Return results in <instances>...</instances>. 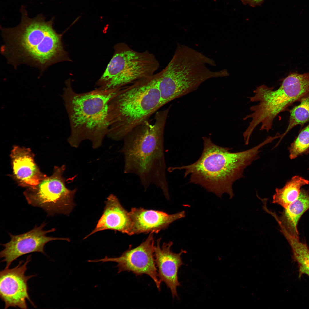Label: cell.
<instances>
[{
    "label": "cell",
    "mask_w": 309,
    "mask_h": 309,
    "mask_svg": "<svg viewBox=\"0 0 309 309\" xmlns=\"http://www.w3.org/2000/svg\"><path fill=\"white\" fill-rule=\"evenodd\" d=\"M21 22L17 26L1 27L4 42L1 52L15 68L26 64L38 68L42 74L49 67L66 60L62 35L54 29V18L46 21L42 14L29 17L21 7Z\"/></svg>",
    "instance_id": "obj_1"
},
{
    "label": "cell",
    "mask_w": 309,
    "mask_h": 309,
    "mask_svg": "<svg viewBox=\"0 0 309 309\" xmlns=\"http://www.w3.org/2000/svg\"><path fill=\"white\" fill-rule=\"evenodd\" d=\"M170 108L157 111L153 124L147 121L131 130L123 139L122 149L124 173L135 175L145 189L151 185L159 188L167 198L164 134Z\"/></svg>",
    "instance_id": "obj_2"
},
{
    "label": "cell",
    "mask_w": 309,
    "mask_h": 309,
    "mask_svg": "<svg viewBox=\"0 0 309 309\" xmlns=\"http://www.w3.org/2000/svg\"><path fill=\"white\" fill-rule=\"evenodd\" d=\"M203 148L200 157L190 165L171 167L169 172L178 169L185 170L184 177L190 174L189 183L199 185L208 191L221 197L224 193L231 198L234 196V182L243 177L244 169L259 158L262 142L245 151L232 152L227 147L218 146L210 138H202Z\"/></svg>",
    "instance_id": "obj_3"
},
{
    "label": "cell",
    "mask_w": 309,
    "mask_h": 309,
    "mask_svg": "<svg viewBox=\"0 0 309 309\" xmlns=\"http://www.w3.org/2000/svg\"><path fill=\"white\" fill-rule=\"evenodd\" d=\"M161 107L156 74L119 89L108 103L107 136L116 141L123 140L134 128L149 121Z\"/></svg>",
    "instance_id": "obj_4"
},
{
    "label": "cell",
    "mask_w": 309,
    "mask_h": 309,
    "mask_svg": "<svg viewBox=\"0 0 309 309\" xmlns=\"http://www.w3.org/2000/svg\"><path fill=\"white\" fill-rule=\"evenodd\" d=\"M118 89L98 88L77 93L73 89L70 81H66L63 97L70 127L68 140L72 146L77 148L86 140L91 141L94 148L101 146L108 130V103Z\"/></svg>",
    "instance_id": "obj_5"
},
{
    "label": "cell",
    "mask_w": 309,
    "mask_h": 309,
    "mask_svg": "<svg viewBox=\"0 0 309 309\" xmlns=\"http://www.w3.org/2000/svg\"><path fill=\"white\" fill-rule=\"evenodd\" d=\"M213 59L185 45L178 44L171 59L157 74V81L163 106L169 102L197 90L207 80L225 77V69L213 71Z\"/></svg>",
    "instance_id": "obj_6"
},
{
    "label": "cell",
    "mask_w": 309,
    "mask_h": 309,
    "mask_svg": "<svg viewBox=\"0 0 309 309\" xmlns=\"http://www.w3.org/2000/svg\"><path fill=\"white\" fill-rule=\"evenodd\" d=\"M159 66L153 54L136 51L126 43H119L115 45L114 55L97 85L102 90L119 89L153 75Z\"/></svg>",
    "instance_id": "obj_7"
},
{
    "label": "cell",
    "mask_w": 309,
    "mask_h": 309,
    "mask_svg": "<svg viewBox=\"0 0 309 309\" xmlns=\"http://www.w3.org/2000/svg\"><path fill=\"white\" fill-rule=\"evenodd\" d=\"M65 169L64 165L55 167L51 176L25 190L23 194L28 203L42 208L48 215L56 213L68 215L75 205L74 198L76 189L70 190L66 187L63 176Z\"/></svg>",
    "instance_id": "obj_8"
},
{
    "label": "cell",
    "mask_w": 309,
    "mask_h": 309,
    "mask_svg": "<svg viewBox=\"0 0 309 309\" xmlns=\"http://www.w3.org/2000/svg\"><path fill=\"white\" fill-rule=\"evenodd\" d=\"M146 239L138 246L130 247L119 257L110 258L107 256L100 259L89 260V262H114L117 263L118 273L127 271L136 276L145 274L154 281L159 291L161 283L158 277L154 255V241L153 233H150Z\"/></svg>",
    "instance_id": "obj_9"
},
{
    "label": "cell",
    "mask_w": 309,
    "mask_h": 309,
    "mask_svg": "<svg viewBox=\"0 0 309 309\" xmlns=\"http://www.w3.org/2000/svg\"><path fill=\"white\" fill-rule=\"evenodd\" d=\"M31 259L29 255L24 263L20 261L15 267L5 268L0 272V297L5 303V309L10 307L27 309V300L35 306L28 294L27 282L35 275H25L27 265Z\"/></svg>",
    "instance_id": "obj_10"
},
{
    "label": "cell",
    "mask_w": 309,
    "mask_h": 309,
    "mask_svg": "<svg viewBox=\"0 0 309 309\" xmlns=\"http://www.w3.org/2000/svg\"><path fill=\"white\" fill-rule=\"evenodd\" d=\"M46 224L43 223L39 227L36 226L31 231L18 235H9L11 239L2 245L4 248L0 252L2 262L6 263L5 268H9L12 262L20 257L29 253L41 252L45 254L44 247L49 241L56 240H63L68 241V238L53 237L47 236L49 233L54 231L55 229L47 231L43 230Z\"/></svg>",
    "instance_id": "obj_11"
},
{
    "label": "cell",
    "mask_w": 309,
    "mask_h": 309,
    "mask_svg": "<svg viewBox=\"0 0 309 309\" xmlns=\"http://www.w3.org/2000/svg\"><path fill=\"white\" fill-rule=\"evenodd\" d=\"M161 241L160 239L157 240L154 249L158 277L161 282H164L170 289L173 297H178L177 287L181 285L178 281V273L179 268L184 264L181 256L187 251L181 249L179 253H174L171 250L172 241L164 242L161 246Z\"/></svg>",
    "instance_id": "obj_12"
},
{
    "label": "cell",
    "mask_w": 309,
    "mask_h": 309,
    "mask_svg": "<svg viewBox=\"0 0 309 309\" xmlns=\"http://www.w3.org/2000/svg\"><path fill=\"white\" fill-rule=\"evenodd\" d=\"M129 213L132 224L130 235L158 233L167 228L173 221L185 216L184 211L169 214L162 211L141 208H133Z\"/></svg>",
    "instance_id": "obj_13"
},
{
    "label": "cell",
    "mask_w": 309,
    "mask_h": 309,
    "mask_svg": "<svg viewBox=\"0 0 309 309\" xmlns=\"http://www.w3.org/2000/svg\"><path fill=\"white\" fill-rule=\"evenodd\" d=\"M10 156L13 177L19 185L33 187L46 177L35 163L34 155L30 148L15 146Z\"/></svg>",
    "instance_id": "obj_14"
},
{
    "label": "cell",
    "mask_w": 309,
    "mask_h": 309,
    "mask_svg": "<svg viewBox=\"0 0 309 309\" xmlns=\"http://www.w3.org/2000/svg\"><path fill=\"white\" fill-rule=\"evenodd\" d=\"M132 221L129 212L125 209L114 195H110L105 202L102 215L95 229L84 239L97 232L106 229L118 231L130 235Z\"/></svg>",
    "instance_id": "obj_15"
},
{
    "label": "cell",
    "mask_w": 309,
    "mask_h": 309,
    "mask_svg": "<svg viewBox=\"0 0 309 309\" xmlns=\"http://www.w3.org/2000/svg\"><path fill=\"white\" fill-rule=\"evenodd\" d=\"M309 209L308 192L301 189L299 195L295 201L284 209L279 220L281 231L299 238L297 225L302 215Z\"/></svg>",
    "instance_id": "obj_16"
},
{
    "label": "cell",
    "mask_w": 309,
    "mask_h": 309,
    "mask_svg": "<svg viewBox=\"0 0 309 309\" xmlns=\"http://www.w3.org/2000/svg\"><path fill=\"white\" fill-rule=\"evenodd\" d=\"M309 184V181L302 177H293L283 187L276 189L272 203L286 208L298 198L301 187Z\"/></svg>",
    "instance_id": "obj_17"
},
{
    "label": "cell",
    "mask_w": 309,
    "mask_h": 309,
    "mask_svg": "<svg viewBox=\"0 0 309 309\" xmlns=\"http://www.w3.org/2000/svg\"><path fill=\"white\" fill-rule=\"evenodd\" d=\"M284 235L291 246L300 274L309 276V248L306 243L300 241L299 239L294 237L287 233Z\"/></svg>",
    "instance_id": "obj_18"
},
{
    "label": "cell",
    "mask_w": 309,
    "mask_h": 309,
    "mask_svg": "<svg viewBox=\"0 0 309 309\" xmlns=\"http://www.w3.org/2000/svg\"><path fill=\"white\" fill-rule=\"evenodd\" d=\"M300 104L290 110L289 124L284 132L280 135V140L292 128L298 125L303 126L309 121V93L299 101Z\"/></svg>",
    "instance_id": "obj_19"
},
{
    "label": "cell",
    "mask_w": 309,
    "mask_h": 309,
    "mask_svg": "<svg viewBox=\"0 0 309 309\" xmlns=\"http://www.w3.org/2000/svg\"><path fill=\"white\" fill-rule=\"evenodd\" d=\"M290 159L296 158L309 150V124L303 128L289 148Z\"/></svg>",
    "instance_id": "obj_20"
},
{
    "label": "cell",
    "mask_w": 309,
    "mask_h": 309,
    "mask_svg": "<svg viewBox=\"0 0 309 309\" xmlns=\"http://www.w3.org/2000/svg\"><path fill=\"white\" fill-rule=\"evenodd\" d=\"M243 4L247 5L251 7H254L260 5L265 0H240Z\"/></svg>",
    "instance_id": "obj_21"
}]
</instances>
